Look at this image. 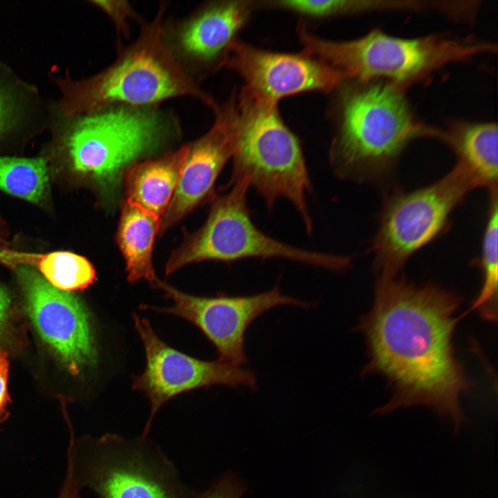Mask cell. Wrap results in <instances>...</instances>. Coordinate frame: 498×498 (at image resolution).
<instances>
[{"mask_svg": "<svg viewBox=\"0 0 498 498\" xmlns=\"http://www.w3.org/2000/svg\"><path fill=\"white\" fill-rule=\"evenodd\" d=\"M257 6L284 10L314 19H325L363 12V2L358 0L262 1H257Z\"/></svg>", "mask_w": 498, "mask_h": 498, "instance_id": "obj_22", "label": "cell"}, {"mask_svg": "<svg viewBox=\"0 0 498 498\" xmlns=\"http://www.w3.org/2000/svg\"><path fill=\"white\" fill-rule=\"evenodd\" d=\"M11 298L7 290L0 285V338L8 333L11 316Z\"/></svg>", "mask_w": 498, "mask_h": 498, "instance_id": "obj_27", "label": "cell"}, {"mask_svg": "<svg viewBox=\"0 0 498 498\" xmlns=\"http://www.w3.org/2000/svg\"><path fill=\"white\" fill-rule=\"evenodd\" d=\"M246 488L243 483L232 473H228L207 490L198 493L197 498H241Z\"/></svg>", "mask_w": 498, "mask_h": 498, "instance_id": "obj_25", "label": "cell"}, {"mask_svg": "<svg viewBox=\"0 0 498 498\" xmlns=\"http://www.w3.org/2000/svg\"><path fill=\"white\" fill-rule=\"evenodd\" d=\"M160 218L137 205L123 200L116 241L124 257L127 279H145L152 285L156 279L152 262L155 237Z\"/></svg>", "mask_w": 498, "mask_h": 498, "instance_id": "obj_18", "label": "cell"}, {"mask_svg": "<svg viewBox=\"0 0 498 498\" xmlns=\"http://www.w3.org/2000/svg\"><path fill=\"white\" fill-rule=\"evenodd\" d=\"M211 109L214 113L212 127L201 137L188 144L174 194L160 219V235L212 196L218 176L232 158L235 120L234 94L223 104L216 102Z\"/></svg>", "mask_w": 498, "mask_h": 498, "instance_id": "obj_15", "label": "cell"}, {"mask_svg": "<svg viewBox=\"0 0 498 498\" xmlns=\"http://www.w3.org/2000/svg\"><path fill=\"white\" fill-rule=\"evenodd\" d=\"M62 116V142L71 169L91 180L108 204L117 201L133 165L172 150L182 134L176 114L160 105L111 104Z\"/></svg>", "mask_w": 498, "mask_h": 498, "instance_id": "obj_2", "label": "cell"}, {"mask_svg": "<svg viewBox=\"0 0 498 498\" xmlns=\"http://www.w3.org/2000/svg\"><path fill=\"white\" fill-rule=\"evenodd\" d=\"M16 271L28 315L43 342L73 375L95 365L97 347L83 302L50 284L30 266L21 265Z\"/></svg>", "mask_w": 498, "mask_h": 498, "instance_id": "obj_12", "label": "cell"}, {"mask_svg": "<svg viewBox=\"0 0 498 498\" xmlns=\"http://www.w3.org/2000/svg\"><path fill=\"white\" fill-rule=\"evenodd\" d=\"M255 8V1H207L183 18H165V42L183 69L201 84L223 68Z\"/></svg>", "mask_w": 498, "mask_h": 498, "instance_id": "obj_13", "label": "cell"}, {"mask_svg": "<svg viewBox=\"0 0 498 498\" xmlns=\"http://www.w3.org/2000/svg\"><path fill=\"white\" fill-rule=\"evenodd\" d=\"M223 67L238 73L250 93L277 103L302 93H329L345 80L338 71L303 52H273L238 39L230 47Z\"/></svg>", "mask_w": 498, "mask_h": 498, "instance_id": "obj_14", "label": "cell"}, {"mask_svg": "<svg viewBox=\"0 0 498 498\" xmlns=\"http://www.w3.org/2000/svg\"><path fill=\"white\" fill-rule=\"evenodd\" d=\"M491 194V204L482 241L480 266L483 284L471 310L483 319L496 321L497 317V192Z\"/></svg>", "mask_w": 498, "mask_h": 498, "instance_id": "obj_20", "label": "cell"}, {"mask_svg": "<svg viewBox=\"0 0 498 498\" xmlns=\"http://www.w3.org/2000/svg\"><path fill=\"white\" fill-rule=\"evenodd\" d=\"M17 84L0 80V138L17 127L24 113Z\"/></svg>", "mask_w": 498, "mask_h": 498, "instance_id": "obj_23", "label": "cell"}, {"mask_svg": "<svg viewBox=\"0 0 498 498\" xmlns=\"http://www.w3.org/2000/svg\"><path fill=\"white\" fill-rule=\"evenodd\" d=\"M228 186L232 187L227 193L214 200L203 226L172 252L166 264V275L192 263L232 262L251 257L284 258L335 271L349 266L348 257L303 250L266 235L251 219L247 204L248 181L239 179Z\"/></svg>", "mask_w": 498, "mask_h": 498, "instance_id": "obj_8", "label": "cell"}, {"mask_svg": "<svg viewBox=\"0 0 498 498\" xmlns=\"http://www.w3.org/2000/svg\"><path fill=\"white\" fill-rule=\"evenodd\" d=\"M79 490L98 498H197L173 462L148 436L115 433L75 437L71 432L67 468Z\"/></svg>", "mask_w": 498, "mask_h": 498, "instance_id": "obj_7", "label": "cell"}, {"mask_svg": "<svg viewBox=\"0 0 498 498\" xmlns=\"http://www.w3.org/2000/svg\"><path fill=\"white\" fill-rule=\"evenodd\" d=\"M188 144L133 165L124 181V200L161 217L174 194Z\"/></svg>", "mask_w": 498, "mask_h": 498, "instance_id": "obj_16", "label": "cell"}, {"mask_svg": "<svg viewBox=\"0 0 498 498\" xmlns=\"http://www.w3.org/2000/svg\"><path fill=\"white\" fill-rule=\"evenodd\" d=\"M405 87L382 80H345L335 90L336 130L329 157L338 176L378 178L392 167L412 140L443 139V132L416 118Z\"/></svg>", "mask_w": 498, "mask_h": 498, "instance_id": "obj_3", "label": "cell"}, {"mask_svg": "<svg viewBox=\"0 0 498 498\" xmlns=\"http://www.w3.org/2000/svg\"><path fill=\"white\" fill-rule=\"evenodd\" d=\"M298 35L303 53L336 69L345 80H382L404 86L446 64L497 50L492 44L472 39L441 35L406 39L376 29L353 40L331 41L312 34L301 24Z\"/></svg>", "mask_w": 498, "mask_h": 498, "instance_id": "obj_6", "label": "cell"}, {"mask_svg": "<svg viewBox=\"0 0 498 498\" xmlns=\"http://www.w3.org/2000/svg\"><path fill=\"white\" fill-rule=\"evenodd\" d=\"M497 127L493 122H454L444 139L452 146L457 163L476 179L479 187L497 192Z\"/></svg>", "mask_w": 498, "mask_h": 498, "instance_id": "obj_17", "label": "cell"}, {"mask_svg": "<svg viewBox=\"0 0 498 498\" xmlns=\"http://www.w3.org/2000/svg\"><path fill=\"white\" fill-rule=\"evenodd\" d=\"M133 318L146 355L145 371L133 378L132 385L133 389L144 393L150 403L143 436H148L159 409L180 394L212 385L255 389L256 376L250 370L219 359L206 361L186 355L160 340L147 319L136 313Z\"/></svg>", "mask_w": 498, "mask_h": 498, "instance_id": "obj_11", "label": "cell"}, {"mask_svg": "<svg viewBox=\"0 0 498 498\" xmlns=\"http://www.w3.org/2000/svg\"><path fill=\"white\" fill-rule=\"evenodd\" d=\"M91 3L102 11L113 22L118 36V50L121 48L122 39H128L130 35L129 21L135 20L140 24L142 22L127 1H91Z\"/></svg>", "mask_w": 498, "mask_h": 498, "instance_id": "obj_24", "label": "cell"}, {"mask_svg": "<svg viewBox=\"0 0 498 498\" xmlns=\"http://www.w3.org/2000/svg\"><path fill=\"white\" fill-rule=\"evenodd\" d=\"M168 6L162 2L154 19L140 24L138 37L118 50L109 66L89 77L61 80L62 115L86 113L111 104L160 105L181 97L212 107L215 100L183 69L165 42L163 26Z\"/></svg>", "mask_w": 498, "mask_h": 498, "instance_id": "obj_4", "label": "cell"}, {"mask_svg": "<svg viewBox=\"0 0 498 498\" xmlns=\"http://www.w3.org/2000/svg\"><path fill=\"white\" fill-rule=\"evenodd\" d=\"M9 360L7 353L0 349V425L9 416L10 398L8 392Z\"/></svg>", "mask_w": 498, "mask_h": 498, "instance_id": "obj_26", "label": "cell"}, {"mask_svg": "<svg viewBox=\"0 0 498 498\" xmlns=\"http://www.w3.org/2000/svg\"><path fill=\"white\" fill-rule=\"evenodd\" d=\"M77 492L68 483L64 482L58 498H75Z\"/></svg>", "mask_w": 498, "mask_h": 498, "instance_id": "obj_29", "label": "cell"}, {"mask_svg": "<svg viewBox=\"0 0 498 498\" xmlns=\"http://www.w3.org/2000/svg\"><path fill=\"white\" fill-rule=\"evenodd\" d=\"M460 303L437 286L380 276L373 306L356 326L369 356L364 371L385 377L393 392L377 413L423 405L449 418L459 431L465 420L460 399L471 384L453 344Z\"/></svg>", "mask_w": 498, "mask_h": 498, "instance_id": "obj_1", "label": "cell"}, {"mask_svg": "<svg viewBox=\"0 0 498 498\" xmlns=\"http://www.w3.org/2000/svg\"><path fill=\"white\" fill-rule=\"evenodd\" d=\"M30 257L31 255L27 257L26 255L12 253L11 252L6 250L0 246V262H4L8 264H17L19 263L24 264L26 261L28 264H30Z\"/></svg>", "mask_w": 498, "mask_h": 498, "instance_id": "obj_28", "label": "cell"}, {"mask_svg": "<svg viewBox=\"0 0 498 498\" xmlns=\"http://www.w3.org/2000/svg\"><path fill=\"white\" fill-rule=\"evenodd\" d=\"M153 286L173 302L167 308L143 306L185 319L198 327L216 349L219 360L241 367L246 362L245 333L262 313L282 305L308 308L311 304L283 294L278 286L251 295L198 297L182 292L158 279Z\"/></svg>", "mask_w": 498, "mask_h": 498, "instance_id": "obj_10", "label": "cell"}, {"mask_svg": "<svg viewBox=\"0 0 498 498\" xmlns=\"http://www.w3.org/2000/svg\"><path fill=\"white\" fill-rule=\"evenodd\" d=\"M478 187L472 175L457 163L429 186L388 196L372 243L380 276H396L414 252L442 232L452 211Z\"/></svg>", "mask_w": 498, "mask_h": 498, "instance_id": "obj_9", "label": "cell"}, {"mask_svg": "<svg viewBox=\"0 0 498 498\" xmlns=\"http://www.w3.org/2000/svg\"><path fill=\"white\" fill-rule=\"evenodd\" d=\"M35 264L50 284L64 291L84 290L96 278L91 263L72 252L56 251L37 255Z\"/></svg>", "mask_w": 498, "mask_h": 498, "instance_id": "obj_21", "label": "cell"}, {"mask_svg": "<svg viewBox=\"0 0 498 498\" xmlns=\"http://www.w3.org/2000/svg\"><path fill=\"white\" fill-rule=\"evenodd\" d=\"M48 181L44 158L0 156V190L4 192L39 203L46 196Z\"/></svg>", "mask_w": 498, "mask_h": 498, "instance_id": "obj_19", "label": "cell"}, {"mask_svg": "<svg viewBox=\"0 0 498 498\" xmlns=\"http://www.w3.org/2000/svg\"><path fill=\"white\" fill-rule=\"evenodd\" d=\"M75 498H80V495H78Z\"/></svg>", "mask_w": 498, "mask_h": 498, "instance_id": "obj_30", "label": "cell"}, {"mask_svg": "<svg viewBox=\"0 0 498 498\" xmlns=\"http://www.w3.org/2000/svg\"><path fill=\"white\" fill-rule=\"evenodd\" d=\"M234 95L229 183L247 180L269 208L280 197L287 199L311 232L312 220L306 203L311 180L298 138L283 121L277 102L258 98L244 87Z\"/></svg>", "mask_w": 498, "mask_h": 498, "instance_id": "obj_5", "label": "cell"}]
</instances>
